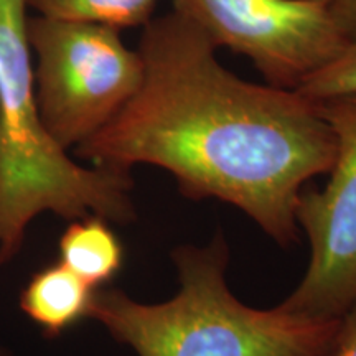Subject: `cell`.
<instances>
[{"label":"cell","instance_id":"cell-1","mask_svg":"<svg viewBox=\"0 0 356 356\" xmlns=\"http://www.w3.org/2000/svg\"><path fill=\"white\" fill-rule=\"evenodd\" d=\"M137 50L139 91L74 154L124 172L159 167L186 198L229 203L280 246L299 243L300 193L328 173L337 152L322 104L239 78L210 38L173 10L144 26Z\"/></svg>","mask_w":356,"mask_h":356},{"label":"cell","instance_id":"cell-2","mask_svg":"<svg viewBox=\"0 0 356 356\" xmlns=\"http://www.w3.org/2000/svg\"><path fill=\"white\" fill-rule=\"evenodd\" d=\"M180 291L144 304L119 289H97L89 318L137 356H327L340 318L318 320L279 307L244 305L226 284L229 249L218 233L207 246L172 251Z\"/></svg>","mask_w":356,"mask_h":356},{"label":"cell","instance_id":"cell-3","mask_svg":"<svg viewBox=\"0 0 356 356\" xmlns=\"http://www.w3.org/2000/svg\"><path fill=\"white\" fill-rule=\"evenodd\" d=\"M26 0H0V266L15 259L35 218L136 220L131 173L84 167L40 118L26 42Z\"/></svg>","mask_w":356,"mask_h":356},{"label":"cell","instance_id":"cell-4","mask_svg":"<svg viewBox=\"0 0 356 356\" xmlns=\"http://www.w3.org/2000/svg\"><path fill=\"white\" fill-rule=\"evenodd\" d=\"M25 33L40 118L66 150L108 126L144 81L139 50L113 26L29 15Z\"/></svg>","mask_w":356,"mask_h":356},{"label":"cell","instance_id":"cell-5","mask_svg":"<svg viewBox=\"0 0 356 356\" xmlns=\"http://www.w3.org/2000/svg\"><path fill=\"white\" fill-rule=\"evenodd\" d=\"M172 7L280 89L297 91L350 44L323 0H172Z\"/></svg>","mask_w":356,"mask_h":356},{"label":"cell","instance_id":"cell-6","mask_svg":"<svg viewBox=\"0 0 356 356\" xmlns=\"http://www.w3.org/2000/svg\"><path fill=\"white\" fill-rule=\"evenodd\" d=\"M335 132L337 152L322 190H304L299 228L310 241L309 269L279 309L337 320L356 302V99L320 102Z\"/></svg>","mask_w":356,"mask_h":356},{"label":"cell","instance_id":"cell-7","mask_svg":"<svg viewBox=\"0 0 356 356\" xmlns=\"http://www.w3.org/2000/svg\"><path fill=\"white\" fill-rule=\"evenodd\" d=\"M96 291L56 262L30 277L20 293V309L44 335L58 337L89 318Z\"/></svg>","mask_w":356,"mask_h":356},{"label":"cell","instance_id":"cell-8","mask_svg":"<svg viewBox=\"0 0 356 356\" xmlns=\"http://www.w3.org/2000/svg\"><path fill=\"white\" fill-rule=\"evenodd\" d=\"M60 262L92 289H101L122 269L124 246L111 222L99 216L70 222L58 243Z\"/></svg>","mask_w":356,"mask_h":356},{"label":"cell","instance_id":"cell-9","mask_svg":"<svg viewBox=\"0 0 356 356\" xmlns=\"http://www.w3.org/2000/svg\"><path fill=\"white\" fill-rule=\"evenodd\" d=\"M157 0H26L37 15L92 22L113 29L145 26L154 19Z\"/></svg>","mask_w":356,"mask_h":356},{"label":"cell","instance_id":"cell-10","mask_svg":"<svg viewBox=\"0 0 356 356\" xmlns=\"http://www.w3.org/2000/svg\"><path fill=\"white\" fill-rule=\"evenodd\" d=\"M315 102L356 99V42L297 89Z\"/></svg>","mask_w":356,"mask_h":356},{"label":"cell","instance_id":"cell-11","mask_svg":"<svg viewBox=\"0 0 356 356\" xmlns=\"http://www.w3.org/2000/svg\"><path fill=\"white\" fill-rule=\"evenodd\" d=\"M327 356H356V302L341 315Z\"/></svg>","mask_w":356,"mask_h":356},{"label":"cell","instance_id":"cell-12","mask_svg":"<svg viewBox=\"0 0 356 356\" xmlns=\"http://www.w3.org/2000/svg\"><path fill=\"white\" fill-rule=\"evenodd\" d=\"M330 7L348 42H356V0H332Z\"/></svg>","mask_w":356,"mask_h":356},{"label":"cell","instance_id":"cell-13","mask_svg":"<svg viewBox=\"0 0 356 356\" xmlns=\"http://www.w3.org/2000/svg\"><path fill=\"white\" fill-rule=\"evenodd\" d=\"M0 356H13L10 351L8 350H6V348H2V346H0Z\"/></svg>","mask_w":356,"mask_h":356},{"label":"cell","instance_id":"cell-14","mask_svg":"<svg viewBox=\"0 0 356 356\" xmlns=\"http://www.w3.org/2000/svg\"><path fill=\"white\" fill-rule=\"evenodd\" d=\"M323 2H328V3H330V2H332V0H323Z\"/></svg>","mask_w":356,"mask_h":356}]
</instances>
